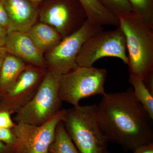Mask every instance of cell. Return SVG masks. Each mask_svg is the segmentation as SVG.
<instances>
[{
    "instance_id": "cell-1",
    "label": "cell",
    "mask_w": 153,
    "mask_h": 153,
    "mask_svg": "<svg viewBox=\"0 0 153 153\" xmlns=\"http://www.w3.org/2000/svg\"><path fill=\"white\" fill-rule=\"evenodd\" d=\"M97 112L108 142L133 152L153 142V120L136 98L132 88L105 93L97 105Z\"/></svg>"
},
{
    "instance_id": "cell-2",
    "label": "cell",
    "mask_w": 153,
    "mask_h": 153,
    "mask_svg": "<svg viewBox=\"0 0 153 153\" xmlns=\"http://www.w3.org/2000/svg\"><path fill=\"white\" fill-rule=\"evenodd\" d=\"M117 17L126 37L130 73L143 80L153 73V26L133 12Z\"/></svg>"
},
{
    "instance_id": "cell-3",
    "label": "cell",
    "mask_w": 153,
    "mask_h": 153,
    "mask_svg": "<svg viewBox=\"0 0 153 153\" xmlns=\"http://www.w3.org/2000/svg\"><path fill=\"white\" fill-rule=\"evenodd\" d=\"M63 122L79 153H108V141L99 121L97 105L67 109Z\"/></svg>"
},
{
    "instance_id": "cell-4",
    "label": "cell",
    "mask_w": 153,
    "mask_h": 153,
    "mask_svg": "<svg viewBox=\"0 0 153 153\" xmlns=\"http://www.w3.org/2000/svg\"><path fill=\"white\" fill-rule=\"evenodd\" d=\"M60 75L52 69L46 71L33 98L16 114V123L41 125L62 109L63 102L58 93Z\"/></svg>"
},
{
    "instance_id": "cell-5",
    "label": "cell",
    "mask_w": 153,
    "mask_h": 153,
    "mask_svg": "<svg viewBox=\"0 0 153 153\" xmlns=\"http://www.w3.org/2000/svg\"><path fill=\"white\" fill-rule=\"evenodd\" d=\"M107 72L104 68L78 66L61 74L58 93L61 101L76 107L79 105V101L83 99L105 95Z\"/></svg>"
},
{
    "instance_id": "cell-6",
    "label": "cell",
    "mask_w": 153,
    "mask_h": 153,
    "mask_svg": "<svg viewBox=\"0 0 153 153\" xmlns=\"http://www.w3.org/2000/svg\"><path fill=\"white\" fill-rule=\"evenodd\" d=\"M103 30V27L95 25L87 19L81 27L63 38L57 46L47 52L44 58L47 67L60 74L76 68L78 66L76 58L83 44Z\"/></svg>"
},
{
    "instance_id": "cell-7",
    "label": "cell",
    "mask_w": 153,
    "mask_h": 153,
    "mask_svg": "<svg viewBox=\"0 0 153 153\" xmlns=\"http://www.w3.org/2000/svg\"><path fill=\"white\" fill-rule=\"evenodd\" d=\"M38 18L55 28L63 38L79 29L87 19L78 0H45L39 6Z\"/></svg>"
},
{
    "instance_id": "cell-8",
    "label": "cell",
    "mask_w": 153,
    "mask_h": 153,
    "mask_svg": "<svg viewBox=\"0 0 153 153\" xmlns=\"http://www.w3.org/2000/svg\"><path fill=\"white\" fill-rule=\"evenodd\" d=\"M125 36L119 27L102 31L89 38L83 44L76 58L77 66H91L105 57H116L128 65Z\"/></svg>"
},
{
    "instance_id": "cell-9",
    "label": "cell",
    "mask_w": 153,
    "mask_h": 153,
    "mask_svg": "<svg viewBox=\"0 0 153 153\" xmlns=\"http://www.w3.org/2000/svg\"><path fill=\"white\" fill-rule=\"evenodd\" d=\"M66 112L67 109H61L41 125L16 123L12 129L16 138L14 153H49L56 127L60 122L64 121Z\"/></svg>"
},
{
    "instance_id": "cell-10",
    "label": "cell",
    "mask_w": 153,
    "mask_h": 153,
    "mask_svg": "<svg viewBox=\"0 0 153 153\" xmlns=\"http://www.w3.org/2000/svg\"><path fill=\"white\" fill-rule=\"evenodd\" d=\"M46 72L45 69L28 66L13 85L0 93V111L11 114L19 112L35 95Z\"/></svg>"
},
{
    "instance_id": "cell-11",
    "label": "cell",
    "mask_w": 153,
    "mask_h": 153,
    "mask_svg": "<svg viewBox=\"0 0 153 153\" xmlns=\"http://www.w3.org/2000/svg\"><path fill=\"white\" fill-rule=\"evenodd\" d=\"M4 47L8 54L22 59L35 67L46 69V62L26 32L8 31Z\"/></svg>"
},
{
    "instance_id": "cell-12",
    "label": "cell",
    "mask_w": 153,
    "mask_h": 153,
    "mask_svg": "<svg viewBox=\"0 0 153 153\" xmlns=\"http://www.w3.org/2000/svg\"><path fill=\"white\" fill-rule=\"evenodd\" d=\"M10 20L7 31L26 32L36 24L39 7L29 0H1Z\"/></svg>"
},
{
    "instance_id": "cell-13",
    "label": "cell",
    "mask_w": 153,
    "mask_h": 153,
    "mask_svg": "<svg viewBox=\"0 0 153 153\" xmlns=\"http://www.w3.org/2000/svg\"><path fill=\"white\" fill-rule=\"evenodd\" d=\"M26 33L43 54L52 50L63 39L55 28L42 22L33 25Z\"/></svg>"
},
{
    "instance_id": "cell-14",
    "label": "cell",
    "mask_w": 153,
    "mask_h": 153,
    "mask_svg": "<svg viewBox=\"0 0 153 153\" xmlns=\"http://www.w3.org/2000/svg\"><path fill=\"white\" fill-rule=\"evenodd\" d=\"M85 10L87 19L99 26L119 27L117 16L104 8L98 0H78Z\"/></svg>"
},
{
    "instance_id": "cell-15",
    "label": "cell",
    "mask_w": 153,
    "mask_h": 153,
    "mask_svg": "<svg viewBox=\"0 0 153 153\" xmlns=\"http://www.w3.org/2000/svg\"><path fill=\"white\" fill-rule=\"evenodd\" d=\"M27 67L24 60L7 53L0 71V93L13 85Z\"/></svg>"
},
{
    "instance_id": "cell-16",
    "label": "cell",
    "mask_w": 153,
    "mask_h": 153,
    "mask_svg": "<svg viewBox=\"0 0 153 153\" xmlns=\"http://www.w3.org/2000/svg\"><path fill=\"white\" fill-rule=\"evenodd\" d=\"M50 153H79L65 129L63 121L57 124L55 137L49 148Z\"/></svg>"
},
{
    "instance_id": "cell-17",
    "label": "cell",
    "mask_w": 153,
    "mask_h": 153,
    "mask_svg": "<svg viewBox=\"0 0 153 153\" xmlns=\"http://www.w3.org/2000/svg\"><path fill=\"white\" fill-rule=\"evenodd\" d=\"M129 82L134 87L136 98L153 120V94L147 88L142 79L130 74Z\"/></svg>"
},
{
    "instance_id": "cell-18",
    "label": "cell",
    "mask_w": 153,
    "mask_h": 153,
    "mask_svg": "<svg viewBox=\"0 0 153 153\" xmlns=\"http://www.w3.org/2000/svg\"><path fill=\"white\" fill-rule=\"evenodd\" d=\"M132 12L153 26V0H128Z\"/></svg>"
},
{
    "instance_id": "cell-19",
    "label": "cell",
    "mask_w": 153,
    "mask_h": 153,
    "mask_svg": "<svg viewBox=\"0 0 153 153\" xmlns=\"http://www.w3.org/2000/svg\"><path fill=\"white\" fill-rule=\"evenodd\" d=\"M102 5L112 14H119L132 12L131 6L128 0H98Z\"/></svg>"
},
{
    "instance_id": "cell-20",
    "label": "cell",
    "mask_w": 153,
    "mask_h": 153,
    "mask_svg": "<svg viewBox=\"0 0 153 153\" xmlns=\"http://www.w3.org/2000/svg\"><path fill=\"white\" fill-rule=\"evenodd\" d=\"M0 141L13 151L16 143V138L12 129L0 128Z\"/></svg>"
},
{
    "instance_id": "cell-21",
    "label": "cell",
    "mask_w": 153,
    "mask_h": 153,
    "mask_svg": "<svg viewBox=\"0 0 153 153\" xmlns=\"http://www.w3.org/2000/svg\"><path fill=\"white\" fill-rule=\"evenodd\" d=\"M10 112L5 111H0V128L12 129L16 123L12 120Z\"/></svg>"
},
{
    "instance_id": "cell-22",
    "label": "cell",
    "mask_w": 153,
    "mask_h": 153,
    "mask_svg": "<svg viewBox=\"0 0 153 153\" xmlns=\"http://www.w3.org/2000/svg\"><path fill=\"white\" fill-rule=\"evenodd\" d=\"M9 23L10 20L7 13L3 4L2 2L0 0V25L6 28L7 30Z\"/></svg>"
},
{
    "instance_id": "cell-23",
    "label": "cell",
    "mask_w": 153,
    "mask_h": 153,
    "mask_svg": "<svg viewBox=\"0 0 153 153\" xmlns=\"http://www.w3.org/2000/svg\"><path fill=\"white\" fill-rule=\"evenodd\" d=\"M133 153H153V142L140 146L136 149Z\"/></svg>"
},
{
    "instance_id": "cell-24",
    "label": "cell",
    "mask_w": 153,
    "mask_h": 153,
    "mask_svg": "<svg viewBox=\"0 0 153 153\" xmlns=\"http://www.w3.org/2000/svg\"><path fill=\"white\" fill-rule=\"evenodd\" d=\"M143 81L147 88L153 94V73L148 75Z\"/></svg>"
},
{
    "instance_id": "cell-25",
    "label": "cell",
    "mask_w": 153,
    "mask_h": 153,
    "mask_svg": "<svg viewBox=\"0 0 153 153\" xmlns=\"http://www.w3.org/2000/svg\"><path fill=\"white\" fill-rule=\"evenodd\" d=\"M7 33V30L0 25V47H4Z\"/></svg>"
},
{
    "instance_id": "cell-26",
    "label": "cell",
    "mask_w": 153,
    "mask_h": 153,
    "mask_svg": "<svg viewBox=\"0 0 153 153\" xmlns=\"http://www.w3.org/2000/svg\"><path fill=\"white\" fill-rule=\"evenodd\" d=\"M0 153H14L13 150L9 148L7 145L0 141Z\"/></svg>"
},
{
    "instance_id": "cell-27",
    "label": "cell",
    "mask_w": 153,
    "mask_h": 153,
    "mask_svg": "<svg viewBox=\"0 0 153 153\" xmlns=\"http://www.w3.org/2000/svg\"><path fill=\"white\" fill-rule=\"evenodd\" d=\"M7 53V52L4 47H0V71L3 60Z\"/></svg>"
},
{
    "instance_id": "cell-28",
    "label": "cell",
    "mask_w": 153,
    "mask_h": 153,
    "mask_svg": "<svg viewBox=\"0 0 153 153\" xmlns=\"http://www.w3.org/2000/svg\"><path fill=\"white\" fill-rule=\"evenodd\" d=\"M30 1L32 2L33 4L36 5L39 7L41 5V4H42L43 2H44L45 0H29Z\"/></svg>"
},
{
    "instance_id": "cell-29",
    "label": "cell",
    "mask_w": 153,
    "mask_h": 153,
    "mask_svg": "<svg viewBox=\"0 0 153 153\" xmlns=\"http://www.w3.org/2000/svg\"></svg>"
}]
</instances>
